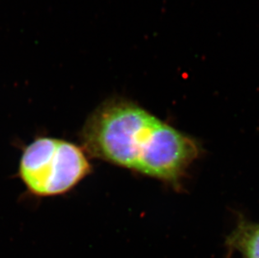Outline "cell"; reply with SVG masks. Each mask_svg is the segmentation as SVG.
I'll return each mask as SVG.
<instances>
[{
  "label": "cell",
  "mask_w": 259,
  "mask_h": 258,
  "mask_svg": "<svg viewBox=\"0 0 259 258\" xmlns=\"http://www.w3.org/2000/svg\"><path fill=\"white\" fill-rule=\"evenodd\" d=\"M82 140L93 157L166 182H178L200 154L192 138L119 98L93 112Z\"/></svg>",
  "instance_id": "6da1fadb"
},
{
  "label": "cell",
  "mask_w": 259,
  "mask_h": 258,
  "mask_svg": "<svg viewBox=\"0 0 259 258\" xmlns=\"http://www.w3.org/2000/svg\"><path fill=\"white\" fill-rule=\"evenodd\" d=\"M83 150L62 139L39 138L26 147L20 176L30 192L53 196L67 192L91 172Z\"/></svg>",
  "instance_id": "7a4b0ae2"
},
{
  "label": "cell",
  "mask_w": 259,
  "mask_h": 258,
  "mask_svg": "<svg viewBox=\"0 0 259 258\" xmlns=\"http://www.w3.org/2000/svg\"><path fill=\"white\" fill-rule=\"evenodd\" d=\"M226 244L228 251L241 258H259V223L239 220Z\"/></svg>",
  "instance_id": "3957f363"
}]
</instances>
